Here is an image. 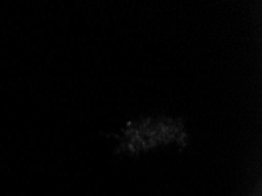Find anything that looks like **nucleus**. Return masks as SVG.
I'll return each instance as SVG.
<instances>
[{"mask_svg":"<svg viewBox=\"0 0 262 196\" xmlns=\"http://www.w3.org/2000/svg\"><path fill=\"white\" fill-rule=\"evenodd\" d=\"M121 145L133 146H154L159 143H169L172 141H181L184 137L181 121L172 119L147 120L144 122L132 123L125 128Z\"/></svg>","mask_w":262,"mask_h":196,"instance_id":"nucleus-1","label":"nucleus"}]
</instances>
